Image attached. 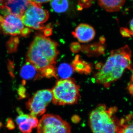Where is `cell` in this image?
Returning <instances> with one entry per match:
<instances>
[{
	"mask_svg": "<svg viewBox=\"0 0 133 133\" xmlns=\"http://www.w3.org/2000/svg\"><path fill=\"white\" fill-rule=\"evenodd\" d=\"M115 107L108 108L99 104L91 112L89 116L90 127L93 133H119V122L114 116Z\"/></svg>",
	"mask_w": 133,
	"mask_h": 133,
	"instance_id": "obj_3",
	"label": "cell"
},
{
	"mask_svg": "<svg viewBox=\"0 0 133 133\" xmlns=\"http://www.w3.org/2000/svg\"><path fill=\"white\" fill-rule=\"evenodd\" d=\"M126 0H98L99 5L108 12H118L121 9Z\"/></svg>",
	"mask_w": 133,
	"mask_h": 133,
	"instance_id": "obj_12",
	"label": "cell"
},
{
	"mask_svg": "<svg viewBox=\"0 0 133 133\" xmlns=\"http://www.w3.org/2000/svg\"><path fill=\"white\" fill-rule=\"evenodd\" d=\"M72 66L68 64L64 63L60 65L58 68L57 72L62 79L69 78L73 74Z\"/></svg>",
	"mask_w": 133,
	"mask_h": 133,
	"instance_id": "obj_16",
	"label": "cell"
},
{
	"mask_svg": "<svg viewBox=\"0 0 133 133\" xmlns=\"http://www.w3.org/2000/svg\"><path fill=\"white\" fill-rule=\"evenodd\" d=\"M94 0H78V9L81 10L84 9L88 8L91 6Z\"/></svg>",
	"mask_w": 133,
	"mask_h": 133,
	"instance_id": "obj_19",
	"label": "cell"
},
{
	"mask_svg": "<svg viewBox=\"0 0 133 133\" xmlns=\"http://www.w3.org/2000/svg\"><path fill=\"white\" fill-rule=\"evenodd\" d=\"M52 91L45 89L38 91L29 99L26 107L30 111V115L37 117L42 115L46 111V108L52 101Z\"/></svg>",
	"mask_w": 133,
	"mask_h": 133,
	"instance_id": "obj_7",
	"label": "cell"
},
{
	"mask_svg": "<svg viewBox=\"0 0 133 133\" xmlns=\"http://www.w3.org/2000/svg\"><path fill=\"white\" fill-rule=\"evenodd\" d=\"M131 116H128L119 121V133H133V120Z\"/></svg>",
	"mask_w": 133,
	"mask_h": 133,
	"instance_id": "obj_15",
	"label": "cell"
},
{
	"mask_svg": "<svg viewBox=\"0 0 133 133\" xmlns=\"http://www.w3.org/2000/svg\"><path fill=\"white\" fill-rule=\"evenodd\" d=\"M131 55L127 45L112 51L104 64L95 74V81L107 87L120 78L126 69L131 68Z\"/></svg>",
	"mask_w": 133,
	"mask_h": 133,
	"instance_id": "obj_1",
	"label": "cell"
},
{
	"mask_svg": "<svg viewBox=\"0 0 133 133\" xmlns=\"http://www.w3.org/2000/svg\"><path fill=\"white\" fill-rule=\"evenodd\" d=\"M129 29L131 32L133 33V19L130 22L129 25Z\"/></svg>",
	"mask_w": 133,
	"mask_h": 133,
	"instance_id": "obj_26",
	"label": "cell"
},
{
	"mask_svg": "<svg viewBox=\"0 0 133 133\" xmlns=\"http://www.w3.org/2000/svg\"><path fill=\"white\" fill-rule=\"evenodd\" d=\"M49 17V12L42 8L41 5L31 3L21 18L24 26L44 30L47 28L43 24L47 22Z\"/></svg>",
	"mask_w": 133,
	"mask_h": 133,
	"instance_id": "obj_5",
	"label": "cell"
},
{
	"mask_svg": "<svg viewBox=\"0 0 133 133\" xmlns=\"http://www.w3.org/2000/svg\"><path fill=\"white\" fill-rule=\"evenodd\" d=\"M79 87L71 78L61 79L52 88V102L58 105H73L80 98Z\"/></svg>",
	"mask_w": 133,
	"mask_h": 133,
	"instance_id": "obj_4",
	"label": "cell"
},
{
	"mask_svg": "<svg viewBox=\"0 0 133 133\" xmlns=\"http://www.w3.org/2000/svg\"><path fill=\"white\" fill-rule=\"evenodd\" d=\"M51 33H52V31L50 29L46 28L44 30V35L46 37L50 35Z\"/></svg>",
	"mask_w": 133,
	"mask_h": 133,
	"instance_id": "obj_24",
	"label": "cell"
},
{
	"mask_svg": "<svg viewBox=\"0 0 133 133\" xmlns=\"http://www.w3.org/2000/svg\"><path fill=\"white\" fill-rule=\"evenodd\" d=\"M37 133H71V127L58 115L46 114L39 121Z\"/></svg>",
	"mask_w": 133,
	"mask_h": 133,
	"instance_id": "obj_6",
	"label": "cell"
},
{
	"mask_svg": "<svg viewBox=\"0 0 133 133\" xmlns=\"http://www.w3.org/2000/svg\"><path fill=\"white\" fill-rule=\"evenodd\" d=\"M72 34L81 43H87L91 41L95 36L94 29L89 24H81L76 28Z\"/></svg>",
	"mask_w": 133,
	"mask_h": 133,
	"instance_id": "obj_10",
	"label": "cell"
},
{
	"mask_svg": "<svg viewBox=\"0 0 133 133\" xmlns=\"http://www.w3.org/2000/svg\"><path fill=\"white\" fill-rule=\"evenodd\" d=\"M4 16L0 15V27L4 33L15 36L26 35L30 32L29 29L25 28L20 17L3 10Z\"/></svg>",
	"mask_w": 133,
	"mask_h": 133,
	"instance_id": "obj_8",
	"label": "cell"
},
{
	"mask_svg": "<svg viewBox=\"0 0 133 133\" xmlns=\"http://www.w3.org/2000/svg\"><path fill=\"white\" fill-rule=\"evenodd\" d=\"M6 127L7 128L10 130H13L15 128L14 122L13 121L12 119L9 118L7 120Z\"/></svg>",
	"mask_w": 133,
	"mask_h": 133,
	"instance_id": "obj_21",
	"label": "cell"
},
{
	"mask_svg": "<svg viewBox=\"0 0 133 133\" xmlns=\"http://www.w3.org/2000/svg\"><path fill=\"white\" fill-rule=\"evenodd\" d=\"M7 0H0V9H2L5 2Z\"/></svg>",
	"mask_w": 133,
	"mask_h": 133,
	"instance_id": "obj_25",
	"label": "cell"
},
{
	"mask_svg": "<svg viewBox=\"0 0 133 133\" xmlns=\"http://www.w3.org/2000/svg\"><path fill=\"white\" fill-rule=\"evenodd\" d=\"M29 117L27 121L19 125V128L22 133H30L33 128L31 122L30 120Z\"/></svg>",
	"mask_w": 133,
	"mask_h": 133,
	"instance_id": "obj_17",
	"label": "cell"
},
{
	"mask_svg": "<svg viewBox=\"0 0 133 133\" xmlns=\"http://www.w3.org/2000/svg\"><path fill=\"white\" fill-rule=\"evenodd\" d=\"M16 111L19 115L16 119V122L17 125H20L28 120L29 117L30 115L24 114L21 109L19 108H17Z\"/></svg>",
	"mask_w": 133,
	"mask_h": 133,
	"instance_id": "obj_18",
	"label": "cell"
},
{
	"mask_svg": "<svg viewBox=\"0 0 133 133\" xmlns=\"http://www.w3.org/2000/svg\"><path fill=\"white\" fill-rule=\"evenodd\" d=\"M31 3L30 0H7L2 9L21 17Z\"/></svg>",
	"mask_w": 133,
	"mask_h": 133,
	"instance_id": "obj_9",
	"label": "cell"
},
{
	"mask_svg": "<svg viewBox=\"0 0 133 133\" xmlns=\"http://www.w3.org/2000/svg\"><path fill=\"white\" fill-rule=\"evenodd\" d=\"M51 1V0H30L31 3L41 5L42 3L49 2Z\"/></svg>",
	"mask_w": 133,
	"mask_h": 133,
	"instance_id": "obj_23",
	"label": "cell"
},
{
	"mask_svg": "<svg viewBox=\"0 0 133 133\" xmlns=\"http://www.w3.org/2000/svg\"><path fill=\"white\" fill-rule=\"evenodd\" d=\"M50 5L52 9L57 13L66 12L69 7V0H51Z\"/></svg>",
	"mask_w": 133,
	"mask_h": 133,
	"instance_id": "obj_14",
	"label": "cell"
},
{
	"mask_svg": "<svg viewBox=\"0 0 133 133\" xmlns=\"http://www.w3.org/2000/svg\"><path fill=\"white\" fill-rule=\"evenodd\" d=\"M20 75L24 80H31L38 77V76L42 77L41 72L29 61L22 66Z\"/></svg>",
	"mask_w": 133,
	"mask_h": 133,
	"instance_id": "obj_11",
	"label": "cell"
},
{
	"mask_svg": "<svg viewBox=\"0 0 133 133\" xmlns=\"http://www.w3.org/2000/svg\"><path fill=\"white\" fill-rule=\"evenodd\" d=\"M74 70L82 74H89L91 71V67L88 63L80 59L78 55L76 56L72 63Z\"/></svg>",
	"mask_w": 133,
	"mask_h": 133,
	"instance_id": "obj_13",
	"label": "cell"
},
{
	"mask_svg": "<svg viewBox=\"0 0 133 133\" xmlns=\"http://www.w3.org/2000/svg\"><path fill=\"white\" fill-rule=\"evenodd\" d=\"M71 48L73 52H78L80 50V45L78 43H74L71 44Z\"/></svg>",
	"mask_w": 133,
	"mask_h": 133,
	"instance_id": "obj_22",
	"label": "cell"
},
{
	"mask_svg": "<svg viewBox=\"0 0 133 133\" xmlns=\"http://www.w3.org/2000/svg\"><path fill=\"white\" fill-rule=\"evenodd\" d=\"M57 46V43L45 36H36L28 51L29 62L42 74L46 69L55 67L59 54Z\"/></svg>",
	"mask_w": 133,
	"mask_h": 133,
	"instance_id": "obj_2",
	"label": "cell"
},
{
	"mask_svg": "<svg viewBox=\"0 0 133 133\" xmlns=\"http://www.w3.org/2000/svg\"><path fill=\"white\" fill-rule=\"evenodd\" d=\"M18 94L19 98L21 99L27 97L26 89L23 87H21L19 88L18 90Z\"/></svg>",
	"mask_w": 133,
	"mask_h": 133,
	"instance_id": "obj_20",
	"label": "cell"
}]
</instances>
